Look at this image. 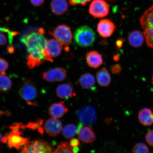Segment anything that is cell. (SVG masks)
Here are the masks:
<instances>
[{"label":"cell","mask_w":153,"mask_h":153,"mask_svg":"<svg viewBox=\"0 0 153 153\" xmlns=\"http://www.w3.org/2000/svg\"><path fill=\"white\" fill-rule=\"evenodd\" d=\"M44 31L41 29L22 37L21 41L26 45L29 53L27 60L28 68L32 69L47 61L45 48L47 40L43 36Z\"/></svg>","instance_id":"cell-1"},{"label":"cell","mask_w":153,"mask_h":153,"mask_svg":"<svg viewBox=\"0 0 153 153\" xmlns=\"http://www.w3.org/2000/svg\"><path fill=\"white\" fill-rule=\"evenodd\" d=\"M25 127V125L22 123L15 124L11 126L10 132L2 138L4 143L7 142L10 148L20 150L21 148L30 141L28 138H25L21 136L23 134L22 131Z\"/></svg>","instance_id":"cell-2"},{"label":"cell","mask_w":153,"mask_h":153,"mask_svg":"<svg viewBox=\"0 0 153 153\" xmlns=\"http://www.w3.org/2000/svg\"><path fill=\"white\" fill-rule=\"evenodd\" d=\"M140 21L147 45L153 48V6L145 11Z\"/></svg>","instance_id":"cell-3"},{"label":"cell","mask_w":153,"mask_h":153,"mask_svg":"<svg viewBox=\"0 0 153 153\" xmlns=\"http://www.w3.org/2000/svg\"><path fill=\"white\" fill-rule=\"evenodd\" d=\"M74 41L78 45L86 47L93 45L95 40V34L89 27L85 25L80 27L74 32Z\"/></svg>","instance_id":"cell-4"},{"label":"cell","mask_w":153,"mask_h":153,"mask_svg":"<svg viewBox=\"0 0 153 153\" xmlns=\"http://www.w3.org/2000/svg\"><path fill=\"white\" fill-rule=\"evenodd\" d=\"M49 34L64 46L67 51L69 50V46L73 39L72 32L69 27L65 24L59 25L49 31Z\"/></svg>","instance_id":"cell-5"},{"label":"cell","mask_w":153,"mask_h":153,"mask_svg":"<svg viewBox=\"0 0 153 153\" xmlns=\"http://www.w3.org/2000/svg\"><path fill=\"white\" fill-rule=\"evenodd\" d=\"M19 93L22 98L28 105L32 106L37 105L36 101L38 97L37 89L35 85L30 80H25L21 86Z\"/></svg>","instance_id":"cell-6"},{"label":"cell","mask_w":153,"mask_h":153,"mask_svg":"<svg viewBox=\"0 0 153 153\" xmlns=\"http://www.w3.org/2000/svg\"><path fill=\"white\" fill-rule=\"evenodd\" d=\"M52 145L49 142L41 140H34L25 144L22 150V153L53 152Z\"/></svg>","instance_id":"cell-7"},{"label":"cell","mask_w":153,"mask_h":153,"mask_svg":"<svg viewBox=\"0 0 153 153\" xmlns=\"http://www.w3.org/2000/svg\"><path fill=\"white\" fill-rule=\"evenodd\" d=\"M76 114L83 125L91 126L97 121L96 111L93 107L85 106L76 111Z\"/></svg>","instance_id":"cell-8"},{"label":"cell","mask_w":153,"mask_h":153,"mask_svg":"<svg viewBox=\"0 0 153 153\" xmlns=\"http://www.w3.org/2000/svg\"><path fill=\"white\" fill-rule=\"evenodd\" d=\"M89 11L94 18H102L108 14L109 7L104 0H93L89 5Z\"/></svg>","instance_id":"cell-9"},{"label":"cell","mask_w":153,"mask_h":153,"mask_svg":"<svg viewBox=\"0 0 153 153\" xmlns=\"http://www.w3.org/2000/svg\"><path fill=\"white\" fill-rule=\"evenodd\" d=\"M62 47L55 38L47 40L45 51L47 61L53 62V58L58 57L61 54Z\"/></svg>","instance_id":"cell-10"},{"label":"cell","mask_w":153,"mask_h":153,"mask_svg":"<svg viewBox=\"0 0 153 153\" xmlns=\"http://www.w3.org/2000/svg\"><path fill=\"white\" fill-rule=\"evenodd\" d=\"M67 75V71L65 69L56 68L44 72L43 78L47 82H60L65 79Z\"/></svg>","instance_id":"cell-11"},{"label":"cell","mask_w":153,"mask_h":153,"mask_svg":"<svg viewBox=\"0 0 153 153\" xmlns=\"http://www.w3.org/2000/svg\"><path fill=\"white\" fill-rule=\"evenodd\" d=\"M62 129V122L56 118H49L45 124V131L51 137L57 136L61 132Z\"/></svg>","instance_id":"cell-12"},{"label":"cell","mask_w":153,"mask_h":153,"mask_svg":"<svg viewBox=\"0 0 153 153\" xmlns=\"http://www.w3.org/2000/svg\"><path fill=\"white\" fill-rule=\"evenodd\" d=\"M116 26L111 21L108 19L101 20L97 26V31L99 34L104 38L109 37L115 30Z\"/></svg>","instance_id":"cell-13"},{"label":"cell","mask_w":153,"mask_h":153,"mask_svg":"<svg viewBox=\"0 0 153 153\" xmlns=\"http://www.w3.org/2000/svg\"><path fill=\"white\" fill-rule=\"evenodd\" d=\"M56 93L57 96L62 99H68L76 95L71 83L62 84L59 85L56 90Z\"/></svg>","instance_id":"cell-14"},{"label":"cell","mask_w":153,"mask_h":153,"mask_svg":"<svg viewBox=\"0 0 153 153\" xmlns=\"http://www.w3.org/2000/svg\"><path fill=\"white\" fill-rule=\"evenodd\" d=\"M86 59L88 65L91 68H98L103 64L102 55L97 51H92L87 53Z\"/></svg>","instance_id":"cell-15"},{"label":"cell","mask_w":153,"mask_h":153,"mask_svg":"<svg viewBox=\"0 0 153 153\" xmlns=\"http://www.w3.org/2000/svg\"><path fill=\"white\" fill-rule=\"evenodd\" d=\"M78 138L83 143H90L94 142L96 136L91 128L85 126L82 127L78 133Z\"/></svg>","instance_id":"cell-16"},{"label":"cell","mask_w":153,"mask_h":153,"mask_svg":"<svg viewBox=\"0 0 153 153\" xmlns=\"http://www.w3.org/2000/svg\"><path fill=\"white\" fill-rule=\"evenodd\" d=\"M51 7L53 14L58 16L65 14L68 9V3L66 0H52Z\"/></svg>","instance_id":"cell-17"},{"label":"cell","mask_w":153,"mask_h":153,"mask_svg":"<svg viewBox=\"0 0 153 153\" xmlns=\"http://www.w3.org/2000/svg\"><path fill=\"white\" fill-rule=\"evenodd\" d=\"M68 111V108L63 102L53 103L49 108V114L52 117L56 118L62 117Z\"/></svg>","instance_id":"cell-18"},{"label":"cell","mask_w":153,"mask_h":153,"mask_svg":"<svg viewBox=\"0 0 153 153\" xmlns=\"http://www.w3.org/2000/svg\"><path fill=\"white\" fill-rule=\"evenodd\" d=\"M139 121L143 125L150 126L153 124V112L150 108H144L139 111Z\"/></svg>","instance_id":"cell-19"},{"label":"cell","mask_w":153,"mask_h":153,"mask_svg":"<svg viewBox=\"0 0 153 153\" xmlns=\"http://www.w3.org/2000/svg\"><path fill=\"white\" fill-rule=\"evenodd\" d=\"M18 34V32L11 31L8 28L0 27V45H12L13 37Z\"/></svg>","instance_id":"cell-20"},{"label":"cell","mask_w":153,"mask_h":153,"mask_svg":"<svg viewBox=\"0 0 153 153\" xmlns=\"http://www.w3.org/2000/svg\"><path fill=\"white\" fill-rule=\"evenodd\" d=\"M97 79L99 85L104 87H108L111 82L109 72L105 68H101L97 73Z\"/></svg>","instance_id":"cell-21"},{"label":"cell","mask_w":153,"mask_h":153,"mask_svg":"<svg viewBox=\"0 0 153 153\" xmlns=\"http://www.w3.org/2000/svg\"><path fill=\"white\" fill-rule=\"evenodd\" d=\"M144 34L139 30L132 32L128 36L130 45L134 48H139L143 45L144 42Z\"/></svg>","instance_id":"cell-22"},{"label":"cell","mask_w":153,"mask_h":153,"mask_svg":"<svg viewBox=\"0 0 153 153\" xmlns=\"http://www.w3.org/2000/svg\"><path fill=\"white\" fill-rule=\"evenodd\" d=\"M79 82L82 87L87 89L93 88L95 85L94 76L90 73L82 74L79 78Z\"/></svg>","instance_id":"cell-23"},{"label":"cell","mask_w":153,"mask_h":153,"mask_svg":"<svg viewBox=\"0 0 153 153\" xmlns=\"http://www.w3.org/2000/svg\"><path fill=\"white\" fill-rule=\"evenodd\" d=\"M12 82L5 71L0 73V91H8L11 88Z\"/></svg>","instance_id":"cell-24"},{"label":"cell","mask_w":153,"mask_h":153,"mask_svg":"<svg viewBox=\"0 0 153 153\" xmlns=\"http://www.w3.org/2000/svg\"><path fill=\"white\" fill-rule=\"evenodd\" d=\"M77 128L74 124H68L62 130L63 136L66 139H71L77 133Z\"/></svg>","instance_id":"cell-25"},{"label":"cell","mask_w":153,"mask_h":153,"mask_svg":"<svg viewBox=\"0 0 153 153\" xmlns=\"http://www.w3.org/2000/svg\"><path fill=\"white\" fill-rule=\"evenodd\" d=\"M53 153H73L72 147L68 143L61 142L56 150Z\"/></svg>","instance_id":"cell-26"},{"label":"cell","mask_w":153,"mask_h":153,"mask_svg":"<svg viewBox=\"0 0 153 153\" xmlns=\"http://www.w3.org/2000/svg\"><path fill=\"white\" fill-rule=\"evenodd\" d=\"M43 120L42 119L38 120L36 122H30L25 125V127L33 130H37L40 133L42 134L44 133V130L42 128Z\"/></svg>","instance_id":"cell-27"},{"label":"cell","mask_w":153,"mask_h":153,"mask_svg":"<svg viewBox=\"0 0 153 153\" xmlns=\"http://www.w3.org/2000/svg\"><path fill=\"white\" fill-rule=\"evenodd\" d=\"M150 152L148 146L143 143H139L134 146L132 152L134 153H148Z\"/></svg>","instance_id":"cell-28"},{"label":"cell","mask_w":153,"mask_h":153,"mask_svg":"<svg viewBox=\"0 0 153 153\" xmlns=\"http://www.w3.org/2000/svg\"><path fill=\"white\" fill-rule=\"evenodd\" d=\"M91 1V0H69V2L72 5H81L84 6L87 5Z\"/></svg>","instance_id":"cell-29"},{"label":"cell","mask_w":153,"mask_h":153,"mask_svg":"<svg viewBox=\"0 0 153 153\" xmlns=\"http://www.w3.org/2000/svg\"><path fill=\"white\" fill-rule=\"evenodd\" d=\"M145 140L150 146L153 147V129L146 134L145 136Z\"/></svg>","instance_id":"cell-30"},{"label":"cell","mask_w":153,"mask_h":153,"mask_svg":"<svg viewBox=\"0 0 153 153\" xmlns=\"http://www.w3.org/2000/svg\"><path fill=\"white\" fill-rule=\"evenodd\" d=\"M9 66L8 62L4 59L0 58V73L5 71Z\"/></svg>","instance_id":"cell-31"},{"label":"cell","mask_w":153,"mask_h":153,"mask_svg":"<svg viewBox=\"0 0 153 153\" xmlns=\"http://www.w3.org/2000/svg\"><path fill=\"white\" fill-rule=\"evenodd\" d=\"M122 68L119 64H116L112 66L111 68V70L112 73L118 74L122 71Z\"/></svg>","instance_id":"cell-32"},{"label":"cell","mask_w":153,"mask_h":153,"mask_svg":"<svg viewBox=\"0 0 153 153\" xmlns=\"http://www.w3.org/2000/svg\"><path fill=\"white\" fill-rule=\"evenodd\" d=\"M45 0H30L32 4L34 6L39 7L43 4Z\"/></svg>","instance_id":"cell-33"},{"label":"cell","mask_w":153,"mask_h":153,"mask_svg":"<svg viewBox=\"0 0 153 153\" xmlns=\"http://www.w3.org/2000/svg\"><path fill=\"white\" fill-rule=\"evenodd\" d=\"M79 141L76 138H73L71 140L70 145L72 147H78L79 145Z\"/></svg>","instance_id":"cell-34"},{"label":"cell","mask_w":153,"mask_h":153,"mask_svg":"<svg viewBox=\"0 0 153 153\" xmlns=\"http://www.w3.org/2000/svg\"><path fill=\"white\" fill-rule=\"evenodd\" d=\"M124 41L122 39H120L117 40L116 42V45L118 48H120L122 47L123 43Z\"/></svg>","instance_id":"cell-35"},{"label":"cell","mask_w":153,"mask_h":153,"mask_svg":"<svg viewBox=\"0 0 153 153\" xmlns=\"http://www.w3.org/2000/svg\"><path fill=\"white\" fill-rule=\"evenodd\" d=\"M79 150V149L78 148V147H74V148H73V153H77Z\"/></svg>","instance_id":"cell-36"},{"label":"cell","mask_w":153,"mask_h":153,"mask_svg":"<svg viewBox=\"0 0 153 153\" xmlns=\"http://www.w3.org/2000/svg\"><path fill=\"white\" fill-rule=\"evenodd\" d=\"M119 59V56H117V55H116L114 57V60L117 61Z\"/></svg>","instance_id":"cell-37"},{"label":"cell","mask_w":153,"mask_h":153,"mask_svg":"<svg viewBox=\"0 0 153 153\" xmlns=\"http://www.w3.org/2000/svg\"><path fill=\"white\" fill-rule=\"evenodd\" d=\"M2 135L1 133H0V143L1 142V141H2Z\"/></svg>","instance_id":"cell-38"},{"label":"cell","mask_w":153,"mask_h":153,"mask_svg":"<svg viewBox=\"0 0 153 153\" xmlns=\"http://www.w3.org/2000/svg\"><path fill=\"white\" fill-rule=\"evenodd\" d=\"M152 83L153 85V73L152 75Z\"/></svg>","instance_id":"cell-39"},{"label":"cell","mask_w":153,"mask_h":153,"mask_svg":"<svg viewBox=\"0 0 153 153\" xmlns=\"http://www.w3.org/2000/svg\"><path fill=\"white\" fill-rule=\"evenodd\" d=\"M108 1H109L110 2H113L114 1H115L116 0H108Z\"/></svg>","instance_id":"cell-40"}]
</instances>
